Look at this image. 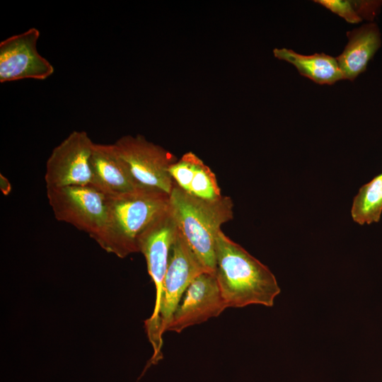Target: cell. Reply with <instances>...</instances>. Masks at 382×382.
Wrapping results in <instances>:
<instances>
[{
	"instance_id": "cell-7",
	"label": "cell",
	"mask_w": 382,
	"mask_h": 382,
	"mask_svg": "<svg viewBox=\"0 0 382 382\" xmlns=\"http://www.w3.org/2000/svg\"><path fill=\"white\" fill-rule=\"evenodd\" d=\"M84 131H74L52 151L46 163L47 187L88 185L93 146Z\"/></svg>"
},
{
	"instance_id": "cell-4",
	"label": "cell",
	"mask_w": 382,
	"mask_h": 382,
	"mask_svg": "<svg viewBox=\"0 0 382 382\" xmlns=\"http://www.w3.org/2000/svg\"><path fill=\"white\" fill-rule=\"evenodd\" d=\"M208 272L178 228L171 246L159 297L145 321L149 339L157 357L162 335L185 291L200 274Z\"/></svg>"
},
{
	"instance_id": "cell-1",
	"label": "cell",
	"mask_w": 382,
	"mask_h": 382,
	"mask_svg": "<svg viewBox=\"0 0 382 382\" xmlns=\"http://www.w3.org/2000/svg\"><path fill=\"white\" fill-rule=\"evenodd\" d=\"M214 274L227 308L272 307L281 291L270 269L222 231L216 239Z\"/></svg>"
},
{
	"instance_id": "cell-11",
	"label": "cell",
	"mask_w": 382,
	"mask_h": 382,
	"mask_svg": "<svg viewBox=\"0 0 382 382\" xmlns=\"http://www.w3.org/2000/svg\"><path fill=\"white\" fill-rule=\"evenodd\" d=\"M90 185L106 196L131 192L140 186L115 144H93Z\"/></svg>"
},
{
	"instance_id": "cell-17",
	"label": "cell",
	"mask_w": 382,
	"mask_h": 382,
	"mask_svg": "<svg viewBox=\"0 0 382 382\" xmlns=\"http://www.w3.org/2000/svg\"><path fill=\"white\" fill-rule=\"evenodd\" d=\"M1 185V190L2 191V192L5 195H7L11 191V185H10V183L9 181L7 180L6 178H5L4 176H3L1 174V183H0Z\"/></svg>"
},
{
	"instance_id": "cell-13",
	"label": "cell",
	"mask_w": 382,
	"mask_h": 382,
	"mask_svg": "<svg viewBox=\"0 0 382 382\" xmlns=\"http://www.w3.org/2000/svg\"><path fill=\"white\" fill-rule=\"evenodd\" d=\"M348 43L336 59L345 79L354 81L364 72L381 45V33L374 23L347 33Z\"/></svg>"
},
{
	"instance_id": "cell-6",
	"label": "cell",
	"mask_w": 382,
	"mask_h": 382,
	"mask_svg": "<svg viewBox=\"0 0 382 382\" xmlns=\"http://www.w3.org/2000/svg\"><path fill=\"white\" fill-rule=\"evenodd\" d=\"M114 144L139 184L170 195L174 182L168 169L177 161L174 155L139 134L124 136Z\"/></svg>"
},
{
	"instance_id": "cell-8",
	"label": "cell",
	"mask_w": 382,
	"mask_h": 382,
	"mask_svg": "<svg viewBox=\"0 0 382 382\" xmlns=\"http://www.w3.org/2000/svg\"><path fill=\"white\" fill-rule=\"evenodd\" d=\"M40 33L31 28L0 42V82L21 79L45 80L54 71L52 64L37 51Z\"/></svg>"
},
{
	"instance_id": "cell-9",
	"label": "cell",
	"mask_w": 382,
	"mask_h": 382,
	"mask_svg": "<svg viewBox=\"0 0 382 382\" xmlns=\"http://www.w3.org/2000/svg\"><path fill=\"white\" fill-rule=\"evenodd\" d=\"M226 308L214 273L204 272L185 291L166 331L180 333L190 326L219 316Z\"/></svg>"
},
{
	"instance_id": "cell-10",
	"label": "cell",
	"mask_w": 382,
	"mask_h": 382,
	"mask_svg": "<svg viewBox=\"0 0 382 382\" xmlns=\"http://www.w3.org/2000/svg\"><path fill=\"white\" fill-rule=\"evenodd\" d=\"M178 231V224L169 203L138 238L139 252L146 259L149 274L156 287V300L161 291L170 248Z\"/></svg>"
},
{
	"instance_id": "cell-15",
	"label": "cell",
	"mask_w": 382,
	"mask_h": 382,
	"mask_svg": "<svg viewBox=\"0 0 382 382\" xmlns=\"http://www.w3.org/2000/svg\"><path fill=\"white\" fill-rule=\"evenodd\" d=\"M382 213V173L364 185L353 200L351 215L360 225L378 222Z\"/></svg>"
},
{
	"instance_id": "cell-5",
	"label": "cell",
	"mask_w": 382,
	"mask_h": 382,
	"mask_svg": "<svg viewBox=\"0 0 382 382\" xmlns=\"http://www.w3.org/2000/svg\"><path fill=\"white\" fill-rule=\"evenodd\" d=\"M47 197L57 220L68 223L95 239L107 219L106 196L94 187H47Z\"/></svg>"
},
{
	"instance_id": "cell-14",
	"label": "cell",
	"mask_w": 382,
	"mask_h": 382,
	"mask_svg": "<svg viewBox=\"0 0 382 382\" xmlns=\"http://www.w3.org/2000/svg\"><path fill=\"white\" fill-rule=\"evenodd\" d=\"M276 58L293 64L299 73L318 84H334L345 79L337 60L325 53L303 55L286 48L273 50Z\"/></svg>"
},
{
	"instance_id": "cell-2",
	"label": "cell",
	"mask_w": 382,
	"mask_h": 382,
	"mask_svg": "<svg viewBox=\"0 0 382 382\" xmlns=\"http://www.w3.org/2000/svg\"><path fill=\"white\" fill-rule=\"evenodd\" d=\"M169 199L167 192L144 185L131 192L106 196L105 225L94 240L108 253L120 258L138 253L139 235L168 207Z\"/></svg>"
},
{
	"instance_id": "cell-16",
	"label": "cell",
	"mask_w": 382,
	"mask_h": 382,
	"mask_svg": "<svg viewBox=\"0 0 382 382\" xmlns=\"http://www.w3.org/2000/svg\"><path fill=\"white\" fill-rule=\"evenodd\" d=\"M314 2L351 23H359L363 19L372 21L382 5L379 1L317 0Z\"/></svg>"
},
{
	"instance_id": "cell-12",
	"label": "cell",
	"mask_w": 382,
	"mask_h": 382,
	"mask_svg": "<svg viewBox=\"0 0 382 382\" xmlns=\"http://www.w3.org/2000/svg\"><path fill=\"white\" fill-rule=\"evenodd\" d=\"M168 171L173 182L192 196L208 200L222 197L214 173L192 152L173 163Z\"/></svg>"
},
{
	"instance_id": "cell-3",
	"label": "cell",
	"mask_w": 382,
	"mask_h": 382,
	"mask_svg": "<svg viewBox=\"0 0 382 382\" xmlns=\"http://www.w3.org/2000/svg\"><path fill=\"white\" fill-rule=\"evenodd\" d=\"M169 195L180 231L207 271L214 273L216 239L221 225L233 218L231 197L201 199L187 193L175 183Z\"/></svg>"
}]
</instances>
